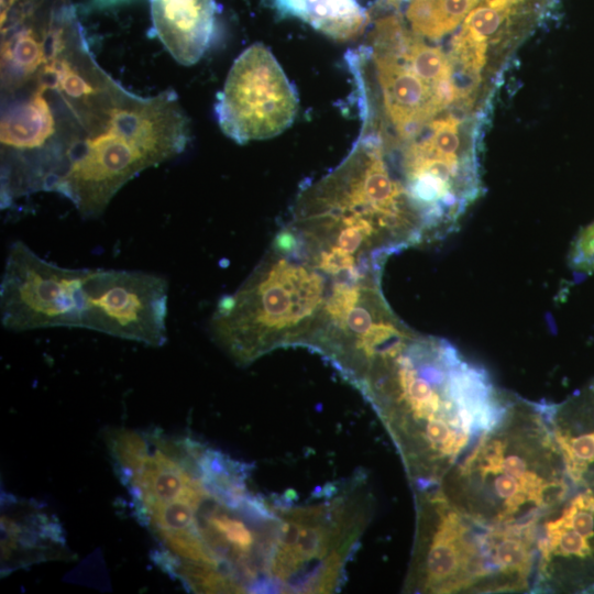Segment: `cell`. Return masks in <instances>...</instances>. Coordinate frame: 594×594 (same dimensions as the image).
<instances>
[{
    "label": "cell",
    "instance_id": "cell-14",
    "mask_svg": "<svg viewBox=\"0 0 594 594\" xmlns=\"http://www.w3.org/2000/svg\"><path fill=\"white\" fill-rule=\"evenodd\" d=\"M541 0H483L463 20L452 41L451 63L480 81L490 47L515 25L528 23Z\"/></svg>",
    "mask_w": 594,
    "mask_h": 594
},
{
    "label": "cell",
    "instance_id": "cell-17",
    "mask_svg": "<svg viewBox=\"0 0 594 594\" xmlns=\"http://www.w3.org/2000/svg\"><path fill=\"white\" fill-rule=\"evenodd\" d=\"M480 0H410L407 19L411 31L436 40L457 29Z\"/></svg>",
    "mask_w": 594,
    "mask_h": 594
},
{
    "label": "cell",
    "instance_id": "cell-20",
    "mask_svg": "<svg viewBox=\"0 0 594 594\" xmlns=\"http://www.w3.org/2000/svg\"><path fill=\"white\" fill-rule=\"evenodd\" d=\"M592 408L594 413V384H593V389H592Z\"/></svg>",
    "mask_w": 594,
    "mask_h": 594
},
{
    "label": "cell",
    "instance_id": "cell-18",
    "mask_svg": "<svg viewBox=\"0 0 594 594\" xmlns=\"http://www.w3.org/2000/svg\"><path fill=\"white\" fill-rule=\"evenodd\" d=\"M569 265L574 273H594V222L582 229L572 242Z\"/></svg>",
    "mask_w": 594,
    "mask_h": 594
},
{
    "label": "cell",
    "instance_id": "cell-5",
    "mask_svg": "<svg viewBox=\"0 0 594 594\" xmlns=\"http://www.w3.org/2000/svg\"><path fill=\"white\" fill-rule=\"evenodd\" d=\"M333 282L285 226L242 285L219 299L210 319L211 334L243 366L278 348H308L321 326Z\"/></svg>",
    "mask_w": 594,
    "mask_h": 594
},
{
    "label": "cell",
    "instance_id": "cell-15",
    "mask_svg": "<svg viewBox=\"0 0 594 594\" xmlns=\"http://www.w3.org/2000/svg\"><path fill=\"white\" fill-rule=\"evenodd\" d=\"M154 32L173 58L196 64L216 31V0H150Z\"/></svg>",
    "mask_w": 594,
    "mask_h": 594
},
{
    "label": "cell",
    "instance_id": "cell-8",
    "mask_svg": "<svg viewBox=\"0 0 594 594\" xmlns=\"http://www.w3.org/2000/svg\"><path fill=\"white\" fill-rule=\"evenodd\" d=\"M90 272L47 262L24 242H13L0 284L1 324L13 332L81 328L85 284Z\"/></svg>",
    "mask_w": 594,
    "mask_h": 594
},
{
    "label": "cell",
    "instance_id": "cell-1",
    "mask_svg": "<svg viewBox=\"0 0 594 594\" xmlns=\"http://www.w3.org/2000/svg\"><path fill=\"white\" fill-rule=\"evenodd\" d=\"M1 208L37 191H105L175 155L174 91L140 97L95 61L69 0H1Z\"/></svg>",
    "mask_w": 594,
    "mask_h": 594
},
{
    "label": "cell",
    "instance_id": "cell-11",
    "mask_svg": "<svg viewBox=\"0 0 594 594\" xmlns=\"http://www.w3.org/2000/svg\"><path fill=\"white\" fill-rule=\"evenodd\" d=\"M532 593L594 594V486H576L541 525Z\"/></svg>",
    "mask_w": 594,
    "mask_h": 594
},
{
    "label": "cell",
    "instance_id": "cell-6",
    "mask_svg": "<svg viewBox=\"0 0 594 594\" xmlns=\"http://www.w3.org/2000/svg\"><path fill=\"white\" fill-rule=\"evenodd\" d=\"M409 593H532L538 535L485 525L439 486L414 492Z\"/></svg>",
    "mask_w": 594,
    "mask_h": 594
},
{
    "label": "cell",
    "instance_id": "cell-10",
    "mask_svg": "<svg viewBox=\"0 0 594 594\" xmlns=\"http://www.w3.org/2000/svg\"><path fill=\"white\" fill-rule=\"evenodd\" d=\"M168 282L161 275L91 268L81 328L150 346L166 343Z\"/></svg>",
    "mask_w": 594,
    "mask_h": 594
},
{
    "label": "cell",
    "instance_id": "cell-7",
    "mask_svg": "<svg viewBox=\"0 0 594 594\" xmlns=\"http://www.w3.org/2000/svg\"><path fill=\"white\" fill-rule=\"evenodd\" d=\"M363 132L339 166L299 194L294 213L351 232L388 256L426 244L420 219L385 160L381 139L366 124Z\"/></svg>",
    "mask_w": 594,
    "mask_h": 594
},
{
    "label": "cell",
    "instance_id": "cell-16",
    "mask_svg": "<svg viewBox=\"0 0 594 594\" xmlns=\"http://www.w3.org/2000/svg\"><path fill=\"white\" fill-rule=\"evenodd\" d=\"M283 18H296L338 41L360 35L369 21L358 0H268Z\"/></svg>",
    "mask_w": 594,
    "mask_h": 594
},
{
    "label": "cell",
    "instance_id": "cell-2",
    "mask_svg": "<svg viewBox=\"0 0 594 594\" xmlns=\"http://www.w3.org/2000/svg\"><path fill=\"white\" fill-rule=\"evenodd\" d=\"M154 561L194 593H276L288 507L254 490L251 466L187 436L151 440L122 479Z\"/></svg>",
    "mask_w": 594,
    "mask_h": 594
},
{
    "label": "cell",
    "instance_id": "cell-19",
    "mask_svg": "<svg viewBox=\"0 0 594 594\" xmlns=\"http://www.w3.org/2000/svg\"><path fill=\"white\" fill-rule=\"evenodd\" d=\"M405 0H377L376 6L381 9H391L398 7Z\"/></svg>",
    "mask_w": 594,
    "mask_h": 594
},
{
    "label": "cell",
    "instance_id": "cell-9",
    "mask_svg": "<svg viewBox=\"0 0 594 594\" xmlns=\"http://www.w3.org/2000/svg\"><path fill=\"white\" fill-rule=\"evenodd\" d=\"M297 110L295 87L262 43L237 57L215 105L220 129L238 144L280 134Z\"/></svg>",
    "mask_w": 594,
    "mask_h": 594
},
{
    "label": "cell",
    "instance_id": "cell-13",
    "mask_svg": "<svg viewBox=\"0 0 594 594\" xmlns=\"http://www.w3.org/2000/svg\"><path fill=\"white\" fill-rule=\"evenodd\" d=\"M1 576L33 564L75 559L58 518L41 503L1 494Z\"/></svg>",
    "mask_w": 594,
    "mask_h": 594
},
{
    "label": "cell",
    "instance_id": "cell-3",
    "mask_svg": "<svg viewBox=\"0 0 594 594\" xmlns=\"http://www.w3.org/2000/svg\"><path fill=\"white\" fill-rule=\"evenodd\" d=\"M356 388L391 436L414 492L441 483L497 420L508 393L449 341L416 332Z\"/></svg>",
    "mask_w": 594,
    "mask_h": 594
},
{
    "label": "cell",
    "instance_id": "cell-12",
    "mask_svg": "<svg viewBox=\"0 0 594 594\" xmlns=\"http://www.w3.org/2000/svg\"><path fill=\"white\" fill-rule=\"evenodd\" d=\"M408 31L400 18L387 15L371 34L372 58L385 113L402 138L421 131L450 105L411 61Z\"/></svg>",
    "mask_w": 594,
    "mask_h": 594
},
{
    "label": "cell",
    "instance_id": "cell-4",
    "mask_svg": "<svg viewBox=\"0 0 594 594\" xmlns=\"http://www.w3.org/2000/svg\"><path fill=\"white\" fill-rule=\"evenodd\" d=\"M438 486L453 505L485 525L539 534L573 488L546 403L508 392L497 420Z\"/></svg>",
    "mask_w": 594,
    "mask_h": 594
}]
</instances>
